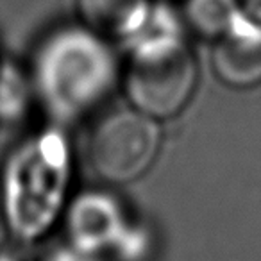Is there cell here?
<instances>
[{"instance_id": "1", "label": "cell", "mask_w": 261, "mask_h": 261, "mask_svg": "<svg viewBox=\"0 0 261 261\" xmlns=\"http://www.w3.org/2000/svg\"><path fill=\"white\" fill-rule=\"evenodd\" d=\"M36 102L52 123L68 125L95 113L120 84L122 63L111 41L83 23L47 31L31 56Z\"/></svg>"}, {"instance_id": "5", "label": "cell", "mask_w": 261, "mask_h": 261, "mask_svg": "<svg viewBox=\"0 0 261 261\" xmlns=\"http://www.w3.org/2000/svg\"><path fill=\"white\" fill-rule=\"evenodd\" d=\"M211 66L220 83L234 90L261 84V23L242 11L231 27L213 41Z\"/></svg>"}, {"instance_id": "7", "label": "cell", "mask_w": 261, "mask_h": 261, "mask_svg": "<svg viewBox=\"0 0 261 261\" xmlns=\"http://www.w3.org/2000/svg\"><path fill=\"white\" fill-rule=\"evenodd\" d=\"M68 220L77 243H104L122 227V207L109 193L88 192L72 204Z\"/></svg>"}, {"instance_id": "4", "label": "cell", "mask_w": 261, "mask_h": 261, "mask_svg": "<svg viewBox=\"0 0 261 261\" xmlns=\"http://www.w3.org/2000/svg\"><path fill=\"white\" fill-rule=\"evenodd\" d=\"M163 145L160 120L135 108L102 116L91 133L88 154L95 174L111 185L136 181L152 168Z\"/></svg>"}, {"instance_id": "9", "label": "cell", "mask_w": 261, "mask_h": 261, "mask_svg": "<svg viewBox=\"0 0 261 261\" xmlns=\"http://www.w3.org/2000/svg\"><path fill=\"white\" fill-rule=\"evenodd\" d=\"M36 102L29 70L0 58V123H18Z\"/></svg>"}, {"instance_id": "11", "label": "cell", "mask_w": 261, "mask_h": 261, "mask_svg": "<svg viewBox=\"0 0 261 261\" xmlns=\"http://www.w3.org/2000/svg\"><path fill=\"white\" fill-rule=\"evenodd\" d=\"M0 261H9V257H0Z\"/></svg>"}, {"instance_id": "2", "label": "cell", "mask_w": 261, "mask_h": 261, "mask_svg": "<svg viewBox=\"0 0 261 261\" xmlns=\"http://www.w3.org/2000/svg\"><path fill=\"white\" fill-rule=\"evenodd\" d=\"M72 175V142L63 125L20 140L0 170V204L11 232L23 240L47 232L65 210Z\"/></svg>"}, {"instance_id": "10", "label": "cell", "mask_w": 261, "mask_h": 261, "mask_svg": "<svg viewBox=\"0 0 261 261\" xmlns=\"http://www.w3.org/2000/svg\"><path fill=\"white\" fill-rule=\"evenodd\" d=\"M240 6L247 16L261 23V0H240Z\"/></svg>"}, {"instance_id": "3", "label": "cell", "mask_w": 261, "mask_h": 261, "mask_svg": "<svg viewBox=\"0 0 261 261\" xmlns=\"http://www.w3.org/2000/svg\"><path fill=\"white\" fill-rule=\"evenodd\" d=\"M199 83V65L182 22L167 6H154L147 27L129 43L120 84L130 108L156 120L177 116Z\"/></svg>"}, {"instance_id": "6", "label": "cell", "mask_w": 261, "mask_h": 261, "mask_svg": "<svg viewBox=\"0 0 261 261\" xmlns=\"http://www.w3.org/2000/svg\"><path fill=\"white\" fill-rule=\"evenodd\" d=\"M152 0H75L79 23L104 40L130 43L152 16Z\"/></svg>"}, {"instance_id": "8", "label": "cell", "mask_w": 261, "mask_h": 261, "mask_svg": "<svg viewBox=\"0 0 261 261\" xmlns=\"http://www.w3.org/2000/svg\"><path fill=\"white\" fill-rule=\"evenodd\" d=\"M242 15L240 0H185L182 22L202 40L215 41Z\"/></svg>"}]
</instances>
